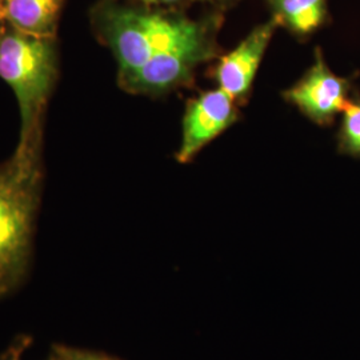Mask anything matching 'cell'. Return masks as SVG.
I'll return each instance as SVG.
<instances>
[{"label": "cell", "instance_id": "1", "mask_svg": "<svg viewBox=\"0 0 360 360\" xmlns=\"http://www.w3.org/2000/svg\"><path fill=\"white\" fill-rule=\"evenodd\" d=\"M91 26L98 40L110 49L117 63V80L129 77L162 53L220 25L218 15L193 20L184 13L151 10L101 0L90 13Z\"/></svg>", "mask_w": 360, "mask_h": 360}, {"label": "cell", "instance_id": "2", "mask_svg": "<svg viewBox=\"0 0 360 360\" xmlns=\"http://www.w3.org/2000/svg\"><path fill=\"white\" fill-rule=\"evenodd\" d=\"M43 181V131L0 163V292L26 269Z\"/></svg>", "mask_w": 360, "mask_h": 360}, {"label": "cell", "instance_id": "3", "mask_svg": "<svg viewBox=\"0 0 360 360\" xmlns=\"http://www.w3.org/2000/svg\"><path fill=\"white\" fill-rule=\"evenodd\" d=\"M58 75L56 39L38 38L6 27L0 38V77L13 89L19 104V141L43 129Z\"/></svg>", "mask_w": 360, "mask_h": 360}, {"label": "cell", "instance_id": "4", "mask_svg": "<svg viewBox=\"0 0 360 360\" xmlns=\"http://www.w3.org/2000/svg\"><path fill=\"white\" fill-rule=\"evenodd\" d=\"M219 27H211L199 37L171 51L155 56L129 77L117 80V86L129 94L159 98L169 92L191 87L195 72L202 65L219 58L217 41Z\"/></svg>", "mask_w": 360, "mask_h": 360}, {"label": "cell", "instance_id": "5", "mask_svg": "<svg viewBox=\"0 0 360 360\" xmlns=\"http://www.w3.org/2000/svg\"><path fill=\"white\" fill-rule=\"evenodd\" d=\"M355 77H339L326 63L321 49L315 51V62L292 87L283 92L288 102L318 126H331L343 112L354 92Z\"/></svg>", "mask_w": 360, "mask_h": 360}, {"label": "cell", "instance_id": "6", "mask_svg": "<svg viewBox=\"0 0 360 360\" xmlns=\"http://www.w3.org/2000/svg\"><path fill=\"white\" fill-rule=\"evenodd\" d=\"M240 117L238 103L220 89L203 91L188 101L181 122L176 160L186 165Z\"/></svg>", "mask_w": 360, "mask_h": 360}, {"label": "cell", "instance_id": "7", "mask_svg": "<svg viewBox=\"0 0 360 360\" xmlns=\"http://www.w3.org/2000/svg\"><path fill=\"white\" fill-rule=\"evenodd\" d=\"M276 27L279 25L274 18L255 27L233 50L219 56L212 68L211 75L218 89L227 92L236 103L245 104L248 101L257 70Z\"/></svg>", "mask_w": 360, "mask_h": 360}, {"label": "cell", "instance_id": "8", "mask_svg": "<svg viewBox=\"0 0 360 360\" xmlns=\"http://www.w3.org/2000/svg\"><path fill=\"white\" fill-rule=\"evenodd\" d=\"M63 6L65 0H1L10 27L38 38L56 39Z\"/></svg>", "mask_w": 360, "mask_h": 360}, {"label": "cell", "instance_id": "9", "mask_svg": "<svg viewBox=\"0 0 360 360\" xmlns=\"http://www.w3.org/2000/svg\"><path fill=\"white\" fill-rule=\"evenodd\" d=\"M274 19L299 38H307L326 23L327 0H269Z\"/></svg>", "mask_w": 360, "mask_h": 360}, {"label": "cell", "instance_id": "10", "mask_svg": "<svg viewBox=\"0 0 360 360\" xmlns=\"http://www.w3.org/2000/svg\"><path fill=\"white\" fill-rule=\"evenodd\" d=\"M336 142L340 154L360 158V96L358 92L351 96L342 112Z\"/></svg>", "mask_w": 360, "mask_h": 360}, {"label": "cell", "instance_id": "11", "mask_svg": "<svg viewBox=\"0 0 360 360\" xmlns=\"http://www.w3.org/2000/svg\"><path fill=\"white\" fill-rule=\"evenodd\" d=\"M144 4L146 7H151V6H159V4H176L183 0H135Z\"/></svg>", "mask_w": 360, "mask_h": 360}, {"label": "cell", "instance_id": "12", "mask_svg": "<svg viewBox=\"0 0 360 360\" xmlns=\"http://www.w3.org/2000/svg\"><path fill=\"white\" fill-rule=\"evenodd\" d=\"M4 15H3V7H1V0H0V38H1V34L4 32L6 26H4Z\"/></svg>", "mask_w": 360, "mask_h": 360}, {"label": "cell", "instance_id": "13", "mask_svg": "<svg viewBox=\"0 0 360 360\" xmlns=\"http://www.w3.org/2000/svg\"><path fill=\"white\" fill-rule=\"evenodd\" d=\"M206 1H215V3H230L232 0H206Z\"/></svg>", "mask_w": 360, "mask_h": 360}]
</instances>
